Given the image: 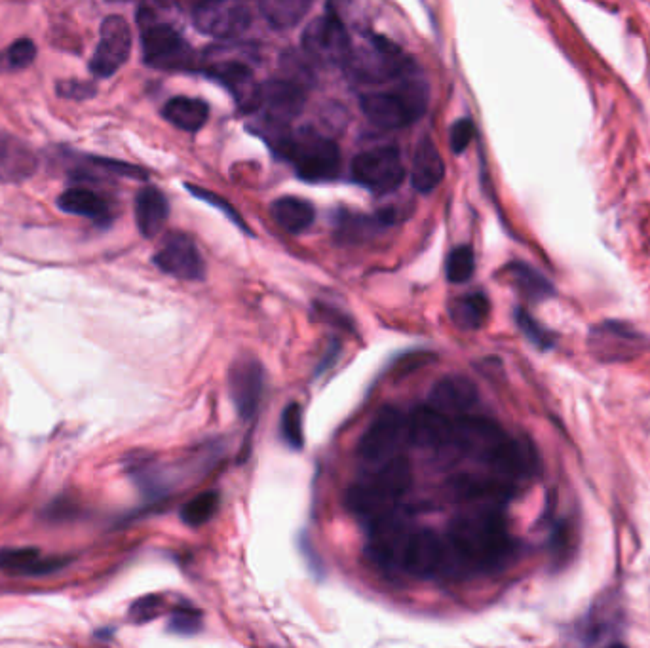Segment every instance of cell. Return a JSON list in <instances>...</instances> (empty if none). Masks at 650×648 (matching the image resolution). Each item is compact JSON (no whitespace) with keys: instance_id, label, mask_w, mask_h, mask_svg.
I'll return each instance as SVG.
<instances>
[{"instance_id":"1","label":"cell","mask_w":650,"mask_h":648,"mask_svg":"<svg viewBox=\"0 0 650 648\" xmlns=\"http://www.w3.org/2000/svg\"><path fill=\"white\" fill-rule=\"evenodd\" d=\"M516 553V538L502 508L470 506L449 525L441 571L455 572V576L502 571Z\"/></svg>"},{"instance_id":"2","label":"cell","mask_w":650,"mask_h":648,"mask_svg":"<svg viewBox=\"0 0 650 648\" xmlns=\"http://www.w3.org/2000/svg\"><path fill=\"white\" fill-rule=\"evenodd\" d=\"M278 149L305 181H331L341 170V151L337 143L312 130L282 135L278 139Z\"/></svg>"},{"instance_id":"3","label":"cell","mask_w":650,"mask_h":648,"mask_svg":"<svg viewBox=\"0 0 650 648\" xmlns=\"http://www.w3.org/2000/svg\"><path fill=\"white\" fill-rule=\"evenodd\" d=\"M428 109V88L421 80H405L390 92L362 97V111L379 128L398 130L417 122Z\"/></svg>"},{"instance_id":"4","label":"cell","mask_w":650,"mask_h":648,"mask_svg":"<svg viewBox=\"0 0 650 648\" xmlns=\"http://www.w3.org/2000/svg\"><path fill=\"white\" fill-rule=\"evenodd\" d=\"M345 67L346 71L360 82L381 84L386 80L407 75L413 65L398 44L371 33L365 35L358 44L352 42V50Z\"/></svg>"},{"instance_id":"5","label":"cell","mask_w":650,"mask_h":648,"mask_svg":"<svg viewBox=\"0 0 650 648\" xmlns=\"http://www.w3.org/2000/svg\"><path fill=\"white\" fill-rule=\"evenodd\" d=\"M143 59L160 71H189L196 67V54L179 31V23H156L141 29Z\"/></svg>"},{"instance_id":"6","label":"cell","mask_w":650,"mask_h":648,"mask_svg":"<svg viewBox=\"0 0 650 648\" xmlns=\"http://www.w3.org/2000/svg\"><path fill=\"white\" fill-rule=\"evenodd\" d=\"M624 633V610L616 593L607 591L582 614L571 629V639L586 647L618 645Z\"/></svg>"},{"instance_id":"7","label":"cell","mask_w":650,"mask_h":648,"mask_svg":"<svg viewBox=\"0 0 650 648\" xmlns=\"http://www.w3.org/2000/svg\"><path fill=\"white\" fill-rule=\"evenodd\" d=\"M306 56L327 67H345L352 39L345 23L335 14H325L306 25L303 33Z\"/></svg>"},{"instance_id":"8","label":"cell","mask_w":650,"mask_h":648,"mask_svg":"<svg viewBox=\"0 0 650 648\" xmlns=\"http://www.w3.org/2000/svg\"><path fill=\"white\" fill-rule=\"evenodd\" d=\"M588 344L595 360L620 363L641 356L645 350H649L650 341L633 325L620 320H607L603 324L593 325Z\"/></svg>"},{"instance_id":"9","label":"cell","mask_w":650,"mask_h":648,"mask_svg":"<svg viewBox=\"0 0 650 648\" xmlns=\"http://www.w3.org/2000/svg\"><path fill=\"white\" fill-rule=\"evenodd\" d=\"M510 434L498 424L497 420L478 415L476 411L453 419V439L451 445L462 455L476 458L485 464L495 453L498 445Z\"/></svg>"},{"instance_id":"10","label":"cell","mask_w":650,"mask_h":648,"mask_svg":"<svg viewBox=\"0 0 650 648\" xmlns=\"http://www.w3.org/2000/svg\"><path fill=\"white\" fill-rule=\"evenodd\" d=\"M352 177L365 189L377 194L396 191L405 177L402 154L394 147H381L354 158Z\"/></svg>"},{"instance_id":"11","label":"cell","mask_w":650,"mask_h":648,"mask_svg":"<svg viewBox=\"0 0 650 648\" xmlns=\"http://www.w3.org/2000/svg\"><path fill=\"white\" fill-rule=\"evenodd\" d=\"M192 23L204 35L230 40L248 29L251 14L242 0H200L192 10Z\"/></svg>"},{"instance_id":"12","label":"cell","mask_w":650,"mask_h":648,"mask_svg":"<svg viewBox=\"0 0 650 648\" xmlns=\"http://www.w3.org/2000/svg\"><path fill=\"white\" fill-rule=\"evenodd\" d=\"M405 439L407 417L394 407H386L367 426L356 451L367 462H383L396 455Z\"/></svg>"},{"instance_id":"13","label":"cell","mask_w":650,"mask_h":648,"mask_svg":"<svg viewBox=\"0 0 650 648\" xmlns=\"http://www.w3.org/2000/svg\"><path fill=\"white\" fill-rule=\"evenodd\" d=\"M132 54V29L122 16H109L101 23L96 52L90 71L97 78H109L124 67Z\"/></svg>"},{"instance_id":"14","label":"cell","mask_w":650,"mask_h":648,"mask_svg":"<svg viewBox=\"0 0 650 648\" xmlns=\"http://www.w3.org/2000/svg\"><path fill=\"white\" fill-rule=\"evenodd\" d=\"M153 261L162 272L185 282L202 280L206 274V265L196 244L181 232L168 234L162 240L160 248L154 253Z\"/></svg>"},{"instance_id":"15","label":"cell","mask_w":650,"mask_h":648,"mask_svg":"<svg viewBox=\"0 0 650 648\" xmlns=\"http://www.w3.org/2000/svg\"><path fill=\"white\" fill-rule=\"evenodd\" d=\"M409 534V525L396 512L373 521L367 544L369 559L381 569H402L403 548Z\"/></svg>"},{"instance_id":"16","label":"cell","mask_w":650,"mask_h":648,"mask_svg":"<svg viewBox=\"0 0 650 648\" xmlns=\"http://www.w3.org/2000/svg\"><path fill=\"white\" fill-rule=\"evenodd\" d=\"M305 84L293 78H272L261 84L259 107L268 122L286 126L303 113L306 103Z\"/></svg>"},{"instance_id":"17","label":"cell","mask_w":650,"mask_h":648,"mask_svg":"<svg viewBox=\"0 0 650 648\" xmlns=\"http://www.w3.org/2000/svg\"><path fill=\"white\" fill-rule=\"evenodd\" d=\"M265 373L257 360L242 358L232 363L229 373L230 398L240 419L251 420L263 398Z\"/></svg>"},{"instance_id":"18","label":"cell","mask_w":650,"mask_h":648,"mask_svg":"<svg viewBox=\"0 0 650 648\" xmlns=\"http://www.w3.org/2000/svg\"><path fill=\"white\" fill-rule=\"evenodd\" d=\"M445 540L430 529L411 531L403 548L402 571L417 578H428L441 571Z\"/></svg>"},{"instance_id":"19","label":"cell","mask_w":650,"mask_h":648,"mask_svg":"<svg viewBox=\"0 0 650 648\" xmlns=\"http://www.w3.org/2000/svg\"><path fill=\"white\" fill-rule=\"evenodd\" d=\"M407 439L422 449L447 447L453 439V417L430 403L419 405L407 417Z\"/></svg>"},{"instance_id":"20","label":"cell","mask_w":650,"mask_h":648,"mask_svg":"<svg viewBox=\"0 0 650 648\" xmlns=\"http://www.w3.org/2000/svg\"><path fill=\"white\" fill-rule=\"evenodd\" d=\"M479 401L476 384L462 375H447L432 386L430 405L440 409L449 417H460L472 413Z\"/></svg>"},{"instance_id":"21","label":"cell","mask_w":650,"mask_h":648,"mask_svg":"<svg viewBox=\"0 0 650 648\" xmlns=\"http://www.w3.org/2000/svg\"><path fill=\"white\" fill-rule=\"evenodd\" d=\"M211 75L229 90L242 111H246V113L257 111L261 84H257V80L253 77V71L246 63L225 61L221 65H213Z\"/></svg>"},{"instance_id":"22","label":"cell","mask_w":650,"mask_h":648,"mask_svg":"<svg viewBox=\"0 0 650 648\" xmlns=\"http://www.w3.org/2000/svg\"><path fill=\"white\" fill-rule=\"evenodd\" d=\"M39 168V158L33 149L16 135L0 130V181L21 183L33 177Z\"/></svg>"},{"instance_id":"23","label":"cell","mask_w":650,"mask_h":648,"mask_svg":"<svg viewBox=\"0 0 650 648\" xmlns=\"http://www.w3.org/2000/svg\"><path fill=\"white\" fill-rule=\"evenodd\" d=\"M346 508L350 514L367 521L369 525L384 515L392 514L398 500L386 495L371 479L354 483L345 496Z\"/></svg>"},{"instance_id":"24","label":"cell","mask_w":650,"mask_h":648,"mask_svg":"<svg viewBox=\"0 0 650 648\" xmlns=\"http://www.w3.org/2000/svg\"><path fill=\"white\" fill-rule=\"evenodd\" d=\"M170 215L166 196L154 187H143L135 196V223L145 238H154L164 229Z\"/></svg>"},{"instance_id":"25","label":"cell","mask_w":650,"mask_h":648,"mask_svg":"<svg viewBox=\"0 0 650 648\" xmlns=\"http://www.w3.org/2000/svg\"><path fill=\"white\" fill-rule=\"evenodd\" d=\"M69 559L42 557L37 548H4L0 550V571L8 574H50L65 567Z\"/></svg>"},{"instance_id":"26","label":"cell","mask_w":650,"mask_h":648,"mask_svg":"<svg viewBox=\"0 0 650 648\" xmlns=\"http://www.w3.org/2000/svg\"><path fill=\"white\" fill-rule=\"evenodd\" d=\"M445 177V164L441 158L440 151L436 143H432L428 137H424L419 147L415 149L413 156V170H411V179L413 187L417 191L426 194L432 192Z\"/></svg>"},{"instance_id":"27","label":"cell","mask_w":650,"mask_h":648,"mask_svg":"<svg viewBox=\"0 0 650 648\" xmlns=\"http://www.w3.org/2000/svg\"><path fill=\"white\" fill-rule=\"evenodd\" d=\"M59 210L80 215L86 219H92L96 223H109L111 221V208L109 202L99 196L97 192L84 189V187H73L63 192L58 198Z\"/></svg>"},{"instance_id":"28","label":"cell","mask_w":650,"mask_h":648,"mask_svg":"<svg viewBox=\"0 0 650 648\" xmlns=\"http://www.w3.org/2000/svg\"><path fill=\"white\" fill-rule=\"evenodd\" d=\"M270 213L274 223L291 234L305 232L312 227L316 219L314 206L297 196H284L274 200L270 206Z\"/></svg>"},{"instance_id":"29","label":"cell","mask_w":650,"mask_h":648,"mask_svg":"<svg viewBox=\"0 0 650 648\" xmlns=\"http://www.w3.org/2000/svg\"><path fill=\"white\" fill-rule=\"evenodd\" d=\"M371 481L384 493L400 500L413 485V470L407 458L402 455L386 458L371 477Z\"/></svg>"},{"instance_id":"30","label":"cell","mask_w":650,"mask_h":648,"mask_svg":"<svg viewBox=\"0 0 650 648\" xmlns=\"http://www.w3.org/2000/svg\"><path fill=\"white\" fill-rule=\"evenodd\" d=\"M449 312L457 327L464 331H476L489 320L491 301L483 291H472L457 297L449 306Z\"/></svg>"},{"instance_id":"31","label":"cell","mask_w":650,"mask_h":648,"mask_svg":"<svg viewBox=\"0 0 650 648\" xmlns=\"http://www.w3.org/2000/svg\"><path fill=\"white\" fill-rule=\"evenodd\" d=\"M164 118L173 124L179 130L185 132H198L200 128H204V124L208 122L210 116V109L204 101L200 99H192V97H173L170 99L164 109H162Z\"/></svg>"},{"instance_id":"32","label":"cell","mask_w":650,"mask_h":648,"mask_svg":"<svg viewBox=\"0 0 650 648\" xmlns=\"http://www.w3.org/2000/svg\"><path fill=\"white\" fill-rule=\"evenodd\" d=\"M506 272H508L512 284L517 287V291L533 303L546 301L555 293L552 282L542 272H538L535 267H531L527 263L516 261L506 267Z\"/></svg>"},{"instance_id":"33","label":"cell","mask_w":650,"mask_h":648,"mask_svg":"<svg viewBox=\"0 0 650 648\" xmlns=\"http://www.w3.org/2000/svg\"><path fill=\"white\" fill-rule=\"evenodd\" d=\"M314 0H259L261 14L274 29H291L299 25Z\"/></svg>"},{"instance_id":"34","label":"cell","mask_w":650,"mask_h":648,"mask_svg":"<svg viewBox=\"0 0 650 648\" xmlns=\"http://www.w3.org/2000/svg\"><path fill=\"white\" fill-rule=\"evenodd\" d=\"M181 10L175 0H141L137 10L139 29L156 23H179Z\"/></svg>"},{"instance_id":"35","label":"cell","mask_w":650,"mask_h":648,"mask_svg":"<svg viewBox=\"0 0 650 648\" xmlns=\"http://www.w3.org/2000/svg\"><path fill=\"white\" fill-rule=\"evenodd\" d=\"M35 58H37V46L33 40H16L4 52H0V75L27 69Z\"/></svg>"},{"instance_id":"36","label":"cell","mask_w":650,"mask_h":648,"mask_svg":"<svg viewBox=\"0 0 650 648\" xmlns=\"http://www.w3.org/2000/svg\"><path fill=\"white\" fill-rule=\"evenodd\" d=\"M219 508V495L215 491H208L202 495L194 496L183 508H181V519L189 527H200L208 523Z\"/></svg>"},{"instance_id":"37","label":"cell","mask_w":650,"mask_h":648,"mask_svg":"<svg viewBox=\"0 0 650 648\" xmlns=\"http://www.w3.org/2000/svg\"><path fill=\"white\" fill-rule=\"evenodd\" d=\"M476 272V255L470 246H459L449 253L445 274L451 284H466Z\"/></svg>"},{"instance_id":"38","label":"cell","mask_w":650,"mask_h":648,"mask_svg":"<svg viewBox=\"0 0 650 648\" xmlns=\"http://www.w3.org/2000/svg\"><path fill=\"white\" fill-rule=\"evenodd\" d=\"M280 430L282 438L287 445L295 451H299L305 443V434H303V409L299 403H289L286 409L282 411V420H280Z\"/></svg>"},{"instance_id":"39","label":"cell","mask_w":650,"mask_h":648,"mask_svg":"<svg viewBox=\"0 0 650 648\" xmlns=\"http://www.w3.org/2000/svg\"><path fill=\"white\" fill-rule=\"evenodd\" d=\"M516 320L519 329H521V333H523L531 343L535 344L536 348H540V350H548V348L554 346V333L548 331L544 325L538 324L529 312H525L523 308H517Z\"/></svg>"},{"instance_id":"40","label":"cell","mask_w":650,"mask_h":648,"mask_svg":"<svg viewBox=\"0 0 650 648\" xmlns=\"http://www.w3.org/2000/svg\"><path fill=\"white\" fill-rule=\"evenodd\" d=\"M187 191H191L192 194H194L196 198H200L202 202H208V204H211L213 208H217V210L223 211V213L229 217L230 221H232L234 225H238L240 229L249 232L248 227H246V223H244V219L240 217V213L234 210V208L230 206L229 202H227L225 198H221V196H217V194H213V192L206 191V189L194 187V185H187Z\"/></svg>"},{"instance_id":"41","label":"cell","mask_w":650,"mask_h":648,"mask_svg":"<svg viewBox=\"0 0 650 648\" xmlns=\"http://www.w3.org/2000/svg\"><path fill=\"white\" fill-rule=\"evenodd\" d=\"M164 607V601L160 595H147V597H141L137 599L132 609H130V618L134 620L135 624H145V622H151L154 620L160 610Z\"/></svg>"},{"instance_id":"42","label":"cell","mask_w":650,"mask_h":648,"mask_svg":"<svg viewBox=\"0 0 650 648\" xmlns=\"http://www.w3.org/2000/svg\"><path fill=\"white\" fill-rule=\"evenodd\" d=\"M476 135V128L472 124V120L468 118H462V120H457L449 132V141H451V149L453 153L462 154L472 143Z\"/></svg>"},{"instance_id":"43","label":"cell","mask_w":650,"mask_h":648,"mask_svg":"<svg viewBox=\"0 0 650 648\" xmlns=\"http://www.w3.org/2000/svg\"><path fill=\"white\" fill-rule=\"evenodd\" d=\"M170 629L179 635H192L200 629V614L191 607H181L173 612Z\"/></svg>"},{"instance_id":"44","label":"cell","mask_w":650,"mask_h":648,"mask_svg":"<svg viewBox=\"0 0 650 648\" xmlns=\"http://www.w3.org/2000/svg\"><path fill=\"white\" fill-rule=\"evenodd\" d=\"M96 88L90 82L80 80H63L58 84V96L69 97V99H86L94 96Z\"/></svg>"}]
</instances>
